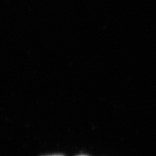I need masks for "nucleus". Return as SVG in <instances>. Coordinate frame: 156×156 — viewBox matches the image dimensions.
Returning <instances> with one entry per match:
<instances>
[{
	"label": "nucleus",
	"mask_w": 156,
	"mask_h": 156,
	"mask_svg": "<svg viewBox=\"0 0 156 156\" xmlns=\"http://www.w3.org/2000/svg\"><path fill=\"white\" fill-rule=\"evenodd\" d=\"M62 156L60 155H53V156Z\"/></svg>",
	"instance_id": "1"
}]
</instances>
